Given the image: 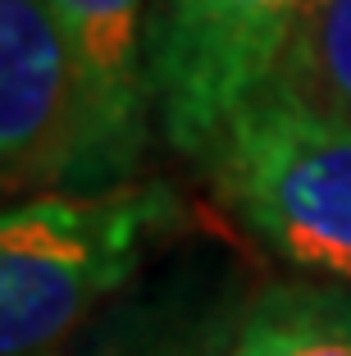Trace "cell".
<instances>
[{
    "instance_id": "7a4b0ae2",
    "label": "cell",
    "mask_w": 351,
    "mask_h": 356,
    "mask_svg": "<svg viewBox=\"0 0 351 356\" xmlns=\"http://www.w3.org/2000/svg\"><path fill=\"white\" fill-rule=\"evenodd\" d=\"M201 165L224 210L274 261L351 288V124L260 92Z\"/></svg>"
},
{
    "instance_id": "8992f818",
    "label": "cell",
    "mask_w": 351,
    "mask_h": 356,
    "mask_svg": "<svg viewBox=\"0 0 351 356\" xmlns=\"http://www.w3.org/2000/svg\"><path fill=\"white\" fill-rule=\"evenodd\" d=\"M247 297L228 274H183L114 315L96 356H233Z\"/></svg>"
},
{
    "instance_id": "6da1fadb",
    "label": "cell",
    "mask_w": 351,
    "mask_h": 356,
    "mask_svg": "<svg viewBox=\"0 0 351 356\" xmlns=\"http://www.w3.org/2000/svg\"><path fill=\"white\" fill-rule=\"evenodd\" d=\"M183 201L160 178L101 192H42L0 220V356H42L133 283L146 247L174 233Z\"/></svg>"
},
{
    "instance_id": "ba28073f",
    "label": "cell",
    "mask_w": 351,
    "mask_h": 356,
    "mask_svg": "<svg viewBox=\"0 0 351 356\" xmlns=\"http://www.w3.org/2000/svg\"><path fill=\"white\" fill-rule=\"evenodd\" d=\"M265 92L310 115L351 124V0H315Z\"/></svg>"
},
{
    "instance_id": "277c9868",
    "label": "cell",
    "mask_w": 351,
    "mask_h": 356,
    "mask_svg": "<svg viewBox=\"0 0 351 356\" xmlns=\"http://www.w3.org/2000/svg\"><path fill=\"white\" fill-rule=\"evenodd\" d=\"M83 101L78 192L133 183L155 133L151 0H51Z\"/></svg>"
},
{
    "instance_id": "52a82bcc",
    "label": "cell",
    "mask_w": 351,
    "mask_h": 356,
    "mask_svg": "<svg viewBox=\"0 0 351 356\" xmlns=\"http://www.w3.org/2000/svg\"><path fill=\"white\" fill-rule=\"evenodd\" d=\"M233 356H351V288L310 279L256 288Z\"/></svg>"
},
{
    "instance_id": "3957f363",
    "label": "cell",
    "mask_w": 351,
    "mask_h": 356,
    "mask_svg": "<svg viewBox=\"0 0 351 356\" xmlns=\"http://www.w3.org/2000/svg\"><path fill=\"white\" fill-rule=\"evenodd\" d=\"M315 0H151L155 128L206 160L233 115L269 87Z\"/></svg>"
},
{
    "instance_id": "5b68a950",
    "label": "cell",
    "mask_w": 351,
    "mask_h": 356,
    "mask_svg": "<svg viewBox=\"0 0 351 356\" xmlns=\"http://www.w3.org/2000/svg\"><path fill=\"white\" fill-rule=\"evenodd\" d=\"M83 101L51 0H0V178L5 192H78Z\"/></svg>"
}]
</instances>
